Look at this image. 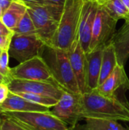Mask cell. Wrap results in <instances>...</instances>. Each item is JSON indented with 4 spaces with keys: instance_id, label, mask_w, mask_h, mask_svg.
<instances>
[{
    "instance_id": "9a60e30c",
    "label": "cell",
    "mask_w": 129,
    "mask_h": 130,
    "mask_svg": "<svg viewBox=\"0 0 129 130\" xmlns=\"http://www.w3.org/2000/svg\"><path fill=\"white\" fill-rule=\"evenodd\" d=\"M103 50H96L86 53L87 92L97 89L101 72Z\"/></svg>"
},
{
    "instance_id": "5b68a950",
    "label": "cell",
    "mask_w": 129,
    "mask_h": 130,
    "mask_svg": "<svg viewBox=\"0 0 129 130\" xmlns=\"http://www.w3.org/2000/svg\"><path fill=\"white\" fill-rule=\"evenodd\" d=\"M7 118L24 130H65L68 124L48 112H2Z\"/></svg>"
},
{
    "instance_id": "7c38bea8",
    "label": "cell",
    "mask_w": 129,
    "mask_h": 130,
    "mask_svg": "<svg viewBox=\"0 0 129 130\" xmlns=\"http://www.w3.org/2000/svg\"><path fill=\"white\" fill-rule=\"evenodd\" d=\"M98 6V2L95 1L85 2L83 5L78 29V37L82 49L85 53H88L90 50L93 27Z\"/></svg>"
},
{
    "instance_id": "277c9868",
    "label": "cell",
    "mask_w": 129,
    "mask_h": 130,
    "mask_svg": "<svg viewBox=\"0 0 129 130\" xmlns=\"http://www.w3.org/2000/svg\"><path fill=\"white\" fill-rule=\"evenodd\" d=\"M36 30L37 36L51 46L53 37L59 26L63 7L52 5H26Z\"/></svg>"
},
{
    "instance_id": "4dcf8cb0",
    "label": "cell",
    "mask_w": 129,
    "mask_h": 130,
    "mask_svg": "<svg viewBox=\"0 0 129 130\" xmlns=\"http://www.w3.org/2000/svg\"><path fill=\"white\" fill-rule=\"evenodd\" d=\"M8 83V79L5 77V76H3L1 73H0V83Z\"/></svg>"
},
{
    "instance_id": "f546056e",
    "label": "cell",
    "mask_w": 129,
    "mask_h": 130,
    "mask_svg": "<svg viewBox=\"0 0 129 130\" xmlns=\"http://www.w3.org/2000/svg\"><path fill=\"white\" fill-rule=\"evenodd\" d=\"M25 5H44L45 0H21Z\"/></svg>"
},
{
    "instance_id": "3957f363",
    "label": "cell",
    "mask_w": 129,
    "mask_h": 130,
    "mask_svg": "<svg viewBox=\"0 0 129 130\" xmlns=\"http://www.w3.org/2000/svg\"><path fill=\"white\" fill-rule=\"evenodd\" d=\"M84 0H65L58 30L53 37L52 47L68 50L78 35Z\"/></svg>"
},
{
    "instance_id": "cb8c5ba5",
    "label": "cell",
    "mask_w": 129,
    "mask_h": 130,
    "mask_svg": "<svg viewBox=\"0 0 129 130\" xmlns=\"http://www.w3.org/2000/svg\"><path fill=\"white\" fill-rule=\"evenodd\" d=\"M2 117V116H1ZM1 129L2 130H24L21 127L11 121L10 120L2 117L1 122Z\"/></svg>"
},
{
    "instance_id": "60d3db41",
    "label": "cell",
    "mask_w": 129,
    "mask_h": 130,
    "mask_svg": "<svg viewBox=\"0 0 129 130\" xmlns=\"http://www.w3.org/2000/svg\"><path fill=\"white\" fill-rule=\"evenodd\" d=\"M104 1H106V0H104ZM104 1H103V2H104Z\"/></svg>"
},
{
    "instance_id": "d4e9b609",
    "label": "cell",
    "mask_w": 129,
    "mask_h": 130,
    "mask_svg": "<svg viewBox=\"0 0 129 130\" xmlns=\"http://www.w3.org/2000/svg\"><path fill=\"white\" fill-rule=\"evenodd\" d=\"M10 90L7 83H0V104H2L8 97Z\"/></svg>"
},
{
    "instance_id": "d6a6232c",
    "label": "cell",
    "mask_w": 129,
    "mask_h": 130,
    "mask_svg": "<svg viewBox=\"0 0 129 130\" xmlns=\"http://www.w3.org/2000/svg\"><path fill=\"white\" fill-rule=\"evenodd\" d=\"M65 130H76L75 129V127H73V126H71V127H68L67 129Z\"/></svg>"
},
{
    "instance_id": "52a82bcc",
    "label": "cell",
    "mask_w": 129,
    "mask_h": 130,
    "mask_svg": "<svg viewBox=\"0 0 129 130\" xmlns=\"http://www.w3.org/2000/svg\"><path fill=\"white\" fill-rule=\"evenodd\" d=\"M50 111L66 124L75 127L81 120L84 119L82 94L65 91Z\"/></svg>"
},
{
    "instance_id": "83f0119b",
    "label": "cell",
    "mask_w": 129,
    "mask_h": 130,
    "mask_svg": "<svg viewBox=\"0 0 129 130\" xmlns=\"http://www.w3.org/2000/svg\"><path fill=\"white\" fill-rule=\"evenodd\" d=\"M65 0H45L44 5H52V6H58L63 7Z\"/></svg>"
},
{
    "instance_id": "6da1fadb",
    "label": "cell",
    "mask_w": 129,
    "mask_h": 130,
    "mask_svg": "<svg viewBox=\"0 0 129 130\" xmlns=\"http://www.w3.org/2000/svg\"><path fill=\"white\" fill-rule=\"evenodd\" d=\"M84 119L92 118L129 122V104L116 95L106 96L97 89L82 94Z\"/></svg>"
},
{
    "instance_id": "ba28073f",
    "label": "cell",
    "mask_w": 129,
    "mask_h": 130,
    "mask_svg": "<svg viewBox=\"0 0 129 130\" xmlns=\"http://www.w3.org/2000/svg\"><path fill=\"white\" fill-rule=\"evenodd\" d=\"M12 78L56 82L49 67L41 56H35L11 69Z\"/></svg>"
},
{
    "instance_id": "2e32d148",
    "label": "cell",
    "mask_w": 129,
    "mask_h": 130,
    "mask_svg": "<svg viewBox=\"0 0 129 130\" xmlns=\"http://www.w3.org/2000/svg\"><path fill=\"white\" fill-rule=\"evenodd\" d=\"M109 43L115 47L118 64L125 66L129 58V21L113 34Z\"/></svg>"
},
{
    "instance_id": "8fae6325",
    "label": "cell",
    "mask_w": 129,
    "mask_h": 130,
    "mask_svg": "<svg viewBox=\"0 0 129 130\" xmlns=\"http://www.w3.org/2000/svg\"><path fill=\"white\" fill-rule=\"evenodd\" d=\"M68 54L80 91L83 94L87 92V59L78 35L68 50Z\"/></svg>"
},
{
    "instance_id": "d6986e66",
    "label": "cell",
    "mask_w": 129,
    "mask_h": 130,
    "mask_svg": "<svg viewBox=\"0 0 129 130\" xmlns=\"http://www.w3.org/2000/svg\"><path fill=\"white\" fill-rule=\"evenodd\" d=\"M85 120L86 123L81 126L82 130H129V128L122 126L116 120L92 118H87Z\"/></svg>"
},
{
    "instance_id": "5bb4252c",
    "label": "cell",
    "mask_w": 129,
    "mask_h": 130,
    "mask_svg": "<svg viewBox=\"0 0 129 130\" xmlns=\"http://www.w3.org/2000/svg\"><path fill=\"white\" fill-rule=\"evenodd\" d=\"M129 89V79L123 66L117 65L113 72L97 88V91L106 96H114L119 88Z\"/></svg>"
},
{
    "instance_id": "7a4b0ae2",
    "label": "cell",
    "mask_w": 129,
    "mask_h": 130,
    "mask_svg": "<svg viewBox=\"0 0 129 130\" xmlns=\"http://www.w3.org/2000/svg\"><path fill=\"white\" fill-rule=\"evenodd\" d=\"M41 56L49 67L59 86L65 91L81 94L69 60L68 50L46 46Z\"/></svg>"
},
{
    "instance_id": "74e56055",
    "label": "cell",
    "mask_w": 129,
    "mask_h": 130,
    "mask_svg": "<svg viewBox=\"0 0 129 130\" xmlns=\"http://www.w3.org/2000/svg\"><path fill=\"white\" fill-rule=\"evenodd\" d=\"M2 50L0 48V55H1V53H2Z\"/></svg>"
},
{
    "instance_id": "484cf974",
    "label": "cell",
    "mask_w": 129,
    "mask_h": 130,
    "mask_svg": "<svg viewBox=\"0 0 129 130\" xmlns=\"http://www.w3.org/2000/svg\"><path fill=\"white\" fill-rule=\"evenodd\" d=\"M14 34V31L10 30L0 19V36L11 37Z\"/></svg>"
},
{
    "instance_id": "1f68e13d",
    "label": "cell",
    "mask_w": 129,
    "mask_h": 130,
    "mask_svg": "<svg viewBox=\"0 0 129 130\" xmlns=\"http://www.w3.org/2000/svg\"><path fill=\"white\" fill-rule=\"evenodd\" d=\"M122 1L124 3V5L126 6V8L129 10V0H122Z\"/></svg>"
},
{
    "instance_id": "4316f807",
    "label": "cell",
    "mask_w": 129,
    "mask_h": 130,
    "mask_svg": "<svg viewBox=\"0 0 129 130\" xmlns=\"http://www.w3.org/2000/svg\"><path fill=\"white\" fill-rule=\"evenodd\" d=\"M11 37H4V36H0V48L2 50H8L9 46L11 43Z\"/></svg>"
},
{
    "instance_id": "30bf717a",
    "label": "cell",
    "mask_w": 129,
    "mask_h": 130,
    "mask_svg": "<svg viewBox=\"0 0 129 130\" xmlns=\"http://www.w3.org/2000/svg\"><path fill=\"white\" fill-rule=\"evenodd\" d=\"M8 88L12 93H31L51 97L58 101L65 91L56 82L30 81L12 78L8 82Z\"/></svg>"
},
{
    "instance_id": "e0dca14e",
    "label": "cell",
    "mask_w": 129,
    "mask_h": 130,
    "mask_svg": "<svg viewBox=\"0 0 129 130\" xmlns=\"http://www.w3.org/2000/svg\"><path fill=\"white\" fill-rule=\"evenodd\" d=\"M27 11V6L22 1H12L10 6L2 14L1 20L11 30L18 24Z\"/></svg>"
},
{
    "instance_id": "f1b7e54d",
    "label": "cell",
    "mask_w": 129,
    "mask_h": 130,
    "mask_svg": "<svg viewBox=\"0 0 129 130\" xmlns=\"http://www.w3.org/2000/svg\"><path fill=\"white\" fill-rule=\"evenodd\" d=\"M13 0H0V7L2 11V14L7 10V8L10 6Z\"/></svg>"
},
{
    "instance_id": "4fadbf2b",
    "label": "cell",
    "mask_w": 129,
    "mask_h": 130,
    "mask_svg": "<svg viewBox=\"0 0 129 130\" xmlns=\"http://www.w3.org/2000/svg\"><path fill=\"white\" fill-rule=\"evenodd\" d=\"M48 112L50 108L33 103L10 91L8 98L0 104V113L2 112Z\"/></svg>"
},
{
    "instance_id": "44dd1931",
    "label": "cell",
    "mask_w": 129,
    "mask_h": 130,
    "mask_svg": "<svg viewBox=\"0 0 129 130\" xmlns=\"http://www.w3.org/2000/svg\"><path fill=\"white\" fill-rule=\"evenodd\" d=\"M13 31L14 34H17L37 35L33 21L27 11L19 21L17 27L13 30Z\"/></svg>"
},
{
    "instance_id": "ac0fdd59",
    "label": "cell",
    "mask_w": 129,
    "mask_h": 130,
    "mask_svg": "<svg viewBox=\"0 0 129 130\" xmlns=\"http://www.w3.org/2000/svg\"><path fill=\"white\" fill-rule=\"evenodd\" d=\"M117 65L118 60L115 47L111 43H108L103 50L101 72L99 80V85H100L108 78V76L113 72Z\"/></svg>"
},
{
    "instance_id": "9c48e42d",
    "label": "cell",
    "mask_w": 129,
    "mask_h": 130,
    "mask_svg": "<svg viewBox=\"0 0 129 130\" xmlns=\"http://www.w3.org/2000/svg\"><path fill=\"white\" fill-rule=\"evenodd\" d=\"M117 21L108 14L103 5L99 4L94 20L89 52L104 48L116 33Z\"/></svg>"
},
{
    "instance_id": "836d02e7",
    "label": "cell",
    "mask_w": 129,
    "mask_h": 130,
    "mask_svg": "<svg viewBox=\"0 0 129 130\" xmlns=\"http://www.w3.org/2000/svg\"><path fill=\"white\" fill-rule=\"evenodd\" d=\"M95 2H98V4H101V3H103V1L104 0H94Z\"/></svg>"
},
{
    "instance_id": "8d00e7d4",
    "label": "cell",
    "mask_w": 129,
    "mask_h": 130,
    "mask_svg": "<svg viewBox=\"0 0 129 130\" xmlns=\"http://www.w3.org/2000/svg\"><path fill=\"white\" fill-rule=\"evenodd\" d=\"M94 0H84V2H94Z\"/></svg>"
},
{
    "instance_id": "ab89813d",
    "label": "cell",
    "mask_w": 129,
    "mask_h": 130,
    "mask_svg": "<svg viewBox=\"0 0 129 130\" xmlns=\"http://www.w3.org/2000/svg\"><path fill=\"white\" fill-rule=\"evenodd\" d=\"M0 19H1V17H0Z\"/></svg>"
},
{
    "instance_id": "d590c367",
    "label": "cell",
    "mask_w": 129,
    "mask_h": 130,
    "mask_svg": "<svg viewBox=\"0 0 129 130\" xmlns=\"http://www.w3.org/2000/svg\"><path fill=\"white\" fill-rule=\"evenodd\" d=\"M1 122H2V117H1V114H0V130H2V129H1Z\"/></svg>"
},
{
    "instance_id": "e575fe53",
    "label": "cell",
    "mask_w": 129,
    "mask_h": 130,
    "mask_svg": "<svg viewBox=\"0 0 129 130\" xmlns=\"http://www.w3.org/2000/svg\"><path fill=\"white\" fill-rule=\"evenodd\" d=\"M2 8H1V7H0V17L2 18Z\"/></svg>"
},
{
    "instance_id": "603a6c76",
    "label": "cell",
    "mask_w": 129,
    "mask_h": 130,
    "mask_svg": "<svg viewBox=\"0 0 129 130\" xmlns=\"http://www.w3.org/2000/svg\"><path fill=\"white\" fill-rule=\"evenodd\" d=\"M9 56L8 50H2L0 55V73L8 79V82L12 79L11 76V68L8 66Z\"/></svg>"
},
{
    "instance_id": "ffe728a7",
    "label": "cell",
    "mask_w": 129,
    "mask_h": 130,
    "mask_svg": "<svg viewBox=\"0 0 129 130\" xmlns=\"http://www.w3.org/2000/svg\"><path fill=\"white\" fill-rule=\"evenodd\" d=\"M100 5H103L108 14L116 21H129V10L122 0H106Z\"/></svg>"
},
{
    "instance_id": "8992f818",
    "label": "cell",
    "mask_w": 129,
    "mask_h": 130,
    "mask_svg": "<svg viewBox=\"0 0 129 130\" xmlns=\"http://www.w3.org/2000/svg\"><path fill=\"white\" fill-rule=\"evenodd\" d=\"M46 44L37 35L13 34L8 49L9 56L19 63L42 56Z\"/></svg>"
},
{
    "instance_id": "f35d334b",
    "label": "cell",
    "mask_w": 129,
    "mask_h": 130,
    "mask_svg": "<svg viewBox=\"0 0 129 130\" xmlns=\"http://www.w3.org/2000/svg\"><path fill=\"white\" fill-rule=\"evenodd\" d=\"M13 1H21V0H13Z\"/></svg>"
},
{
    "instance_id": "7402d4cb",
    "label": "cell",
    "mask_w": 129,
    "mask_h": 130,
    "mask_svg": "<svg viewBox=\"0 0 129 130\" xmlns=\"http://www.w3.org/2000/svg\"><path fill=\"white\" fill-rule=\"evenodd\" d=\"M16 94L29 101L47 107L49 108H52L58 103L57 99H55L51 97L41 95V94H36L31 93H16Z\"/></svg>"
}]
</instances>
